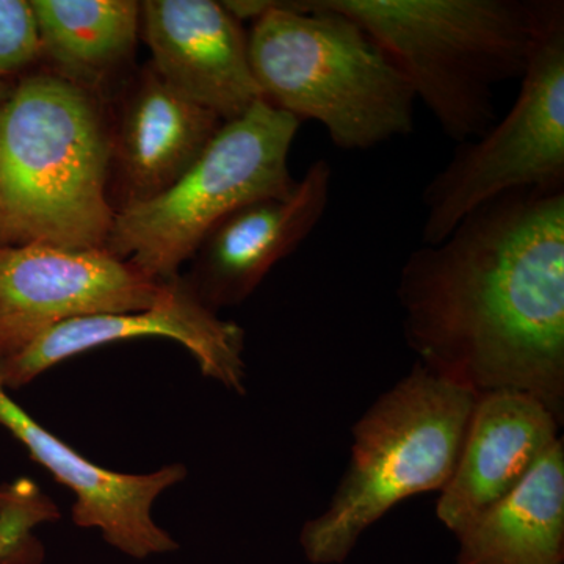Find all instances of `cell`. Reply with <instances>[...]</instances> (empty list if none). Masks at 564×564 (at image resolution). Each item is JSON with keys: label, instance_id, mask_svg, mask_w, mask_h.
I'll return each instance as SVG.
<instances>
[{"label": "cell", "instance_id": "cell-10", "mask_svg": "<svg viewBox=\"0 0 564 564\" xmlns=\"http://www.w3.org/2000/svg\"><path fill=\"white\" fill-rule=\"evenodd\" d=\"M140 25L151 68L182 96L223 122L242 117L262 93L252 76L240 21L214 0H147Z\"/></svg>", "mask_w": 564, "mask_h": 564}, {"label": "cell", "instance_id": "cell-8", "mask_svg": "<svg viewBox=\"0 0 564 564\" xmlns=\"http://www.w3.org/2000/svg\"><path fill=\"white\" fill-rule=\"evenodd\" d=\"M166 288L106 248L0 247V361L61 323L150 310Z\"/></svg>", "mask_w": 564, "mask_h": 564}, {"label": "cell", "instance_id": "cell-14", "mask_svg": "<svg viewBox=\"0 0 564 564\" xmlns=\"http://www.w3.org/2000/svg\"><path fill=\"white\" fill-rule=\"evenodd\" d=\"M223 121L182 96L148 68L124 107L118 161L128 203L147 202L172 187L203 154Z\"/></svg>", "mask_w": 564, "mask_h": 564}, {"label": "cell", "instance_id": "cell-16", "mask_svg": "<svg viewBox=\"0 0 564 564\" xmlns=\"http://www.w3.org/2000/svg\"><path fill=\"white\" fill-rule=\"evenodd\" d=\"M41 57L55 76L91 93L121 69L135 50L140 2L133 0H31Z\"/></svg>", "mask_w": 564, "mask_h": 564}, {"label": "cell", "instance_id": "cell-1", "mask_svg": "<svg viewBox=\"0 0 564 564\" xmlns=\"http://www.w3.org/2000/svg\"><path fill=\"white\" fill-rule=\"evenodd\" d=\"M397 299L425 369L529 393L563 423L564 187L507 193L408 256Z\"/></svg>", "mask_w": 564, "mask_h": 564}, {"label": "cell", "instance_id": "cell-12", "mask_svg": "<svg viewBox=\"0 0 564 564\" xmlns=\"http://www.w3.org/2000/svg\"><path fill=\"white\" fill-rule=\"evenodd\" d=\"M332 181L328 162H314L288 198L248 203L223 218L195 252L187 281L203 303L217 313L245 302L322 221Z\"/></svg>", "mask_w": 564, "mask_h": 564}, {"label": "cell", "instance_id": "cell-4", "mask_svg": "<svg viewBox=\"0 0 564 564\" xmlns=\"http://www.w3.org/2000/svg\"><path fill=\"white\" fill-rule=\"evenodd\" d=\"M111 152L91 93L55 74L10 87L0 106V247L104 248Z\"/></svg>", "mask_w": 564, "mask_h": 564}, {"label": "cell", "instance_id": "cell-13", "mask_svg": "<svg viewBox=\"0 0 564 564\" xmlns=\"http://www.w3.org/2000/svg\"><path fill=\"white\" fill-rule=\"evenodd\" d=\"M543 402L516 391L481 393L436 513L452 533L514 491L562 437Z\"/></svg>", "mask_w": 564, "mask_h": 564}, {"label": "cell", "instance_id": "cell-6", "mask_svg": "<svg viewBox=\"0 0 564 564\" xmlns=\"http://www.w3.org/2000/svg\"><path fill=\"white\" fill-rule=\"evenodd\" d=\"M300 122L265 99L223 122L172 187L115 212L104 248L151 280H177L182 263L223 218L245 204L288 198L295 191L289 154Z\"/></svg>", "mask_w": 564, "mask_h": 564}, {"label": "cell", "instance_id": "cell-3", "mask_svg": "<svg viewBox=\"0 0 564 564\" xmlns=\"http://www.w3.org/2000/svg\"><path fill=\"white\" fill-rule=\"evenodd\" d=\"M350 18L448 139L497 121L496 88L522 79L551 0H310Z\"/></svg>", "mask_w": 564, "mask_h": 564}, {"label": "cell", "instance_id": "cell-18", "mask_svg": "<svg viewBox=\"0 0 564 564\" xmlns=\"http://www.w3.org/2000/svg\"><path fill=\"white\" fill-rule=\"evenodd\" d=\"M40 57L39 24L31 0H0V82Z\"/></svg>", "mask_w": 564, "mask_h": 564}, {"label": "cell", "instance_id": "cell-11", "mask_svg": "<svg viewBox=\"0 0 564 564\" xmlns=\"http://www.w3.org/2000/svg\"><path fill=\"white\" fill-rule=\"evenodd\" d=\"M0 425L28 448L33 462L74 492V524L101 530L107 543L133 558L180 547L155 524L151 510L165 489L184 480L187 469L182 464H170L151 474H120L96 466L25 413L2 384Z\"/></svg>", "mask_w": 564, "mask_h": 564}, {"label": "cell", "instance_id": "cell-9", "mask_svg": "<svg viewBox=\"0 0 564 564\" xmlns=\"http://www.w3.org/2000/svg\"><path fill=\"white\" fill-rule=\"evenodd\" d=\"M169 337L192 352L204 377L243 395L245 333L221 321L187 281L169 282L161 302L139 313L74 318L41 334L24 350L0 361V384L20 389L80 352L135 337Z\"/></svg>", "mask_w": 564, "mask_h": 564}, {"label": "cell", "instance_id": "cell-17", "mask_svg": "<svg viewBox=\"0 0 564 564\" xmlns=\"http://www.w3.org/2000/svg\"><path fill=\"white\" fill-rule=\"evenodd\" d=\"M61 511L29 478L0 485V564H41L43 544L32 530L57 521Z\"/></svg>", "mask_w": 564, "mask_h": 564}, {"label": "cell", "instance_id": "cell-2", "mask_svg": "<svg viewBox=\"0 0 564 564\" xmlns=\"http://www.w3.org/2000/svg\"><path fill=\"white\" fill-rule=\"evenodd\" d=\"M223 6L254 22L247 35L252 76L276 109L321 122L340 150H370L413 132V90L350 18L310 0Z\"/></svg>", "mask_w": 564, "mask_h": 564}, {"label": "cell", "instance_id": "cell-7", "mask_svg": "<svg viewBox=\"0 0 564 564\" xmlns=\"http://www.w3.org/2000/svg\"><path fill=\"white\" fill-rule=\"evenodd\" d=\"M521 90L503 120L456 148L422 193V245L441 242L470 212L519 191L564 187V3L551 0Z\"/></svg>", "mask_w": 564, "mask_h": 564}, {"label": "cell", "instance_id": "cell-15", "mask_svg": "<svg viewBox=\"0 0 564 564\" xmlns=\"http://www.w3.org/2000/svg\"><path fill=\"white\" fill-rule=\"evenodd\" d=\"M454 534L458 564H563V440L514 491Z\"/></svg>", "mask_w": 564, "mask_h": 564}, {"label": "cell", "instance_id": "cell-5", "mask_svg": "<svg viewBox=\"0 0 564 564\" xmlns=\"http://www.w3.org/2000/svg\"><path fill=\"white\" fill-rule=\"evenodd\" d=\"M477 395L415 364L352 426L351 458L300 543L313 564L347 560L361 534L403 500L441 492L454 474Z\"/></svg>", "mask_w": 564, "mask_h": 564}, {"label": "cell", "instance_id": "cell-19", "mask_svg": "<svg viewBox=\"0 0 564 564\" xmlns=\"http://www.w3.org/2000/svg\"><path fill=\"white\" fill-rule=\"evenodd\" d=\"M10 87L6 84V82H0V106H2L3 99H6L7 93H9Z\"/></svg>", "mask_w": 564, "mask_h": 564}]
</instances>
